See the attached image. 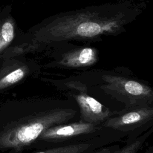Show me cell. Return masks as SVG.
I'll return each instance as SVG.
<instances>
[{"instance_id":"1","label":"cell","mask_w":153,"mask_h":153,"mask_svg":"<svg viewBox=\"0 0 153 153\" xmlns=\"http://www.w3.org/2000/svg\"><path fill=\"white\" fill-rule=\"evenodd\" d=\"M142 11L126 1L63 11L42 20L28 32L32 51L60 42H99L124 31Z\"/></svg>"},{"instance_id":"2","label":"cell","mask_w":153,"mask_h":153,"mask_svg":"<svg viewBox=\"0 0 153 153\" xmlns=\"http://www.w3.org/2000/svg\"><path fill=\"white\" fill-rule=\"evenodd\" d=\"M75 112L72 109L56 108L20 119L0 133V148L20 149L27 146L46 129L68 121Z\"/></svg>"},{"instance_id":"3","label":"cell","mask_w":153,"mask_h":153,"mask_svg":"<svg viewBox=\"0 0 153 153\" xmlns=\"http://www.w3.org/2000/svg\"><path fill=\"white\" fill-rule=\"evenodd\" d=\"M104 84L100 88L108 95L125 105L124 109L151 105L153 102L152 88L138 81L126 77L103 74Z\"/></svg>"},{"instance_id":"4","label":"cell","mask_w":153,"mask_h":153,"mask_svg":"<svg viewBox=\"0 0 153 153\" xmlns=\"http://www.w3.org/2000/svg\"><path fill=\"white\" fill-rule=\"evenodd\" d=\"M66 85L78 91L72 95L76 100L83 121L96 125L116 114L87 93V87L78 81H71Z\"/></svg>"},{"instance_id":"5","label":"cell","mask_w":153,"mask_h":153,"mask_svg":"<svg viewBox=\"0 0 153 153\" xmlns=\"http://www.w3.org/2000/svg\"><path fill=\"white\" fill-rule=\"evenodd\" d=\"M50 45H54L62 51L59 53L58 58L54 62L57 66L68 68H85L91 66L98 61V51L95 47L75 45L67 41Z\"/></svg>"},{"instance_id":"6","label":"cell","mask_w":153,"mask_h":153,"mask_svg":"<svg viewBox=\"0 0 153 153\" xmlns=\"http://www.w3.org/2000/svg\"><path fill=\"white\" fill-rule=\"evenodd\" d=\"M114 115L105 121L104 126L121 131H128L152 121L153 108L149 105L124 109L117 112Z\"/></svg>"},{"instance_id":"7","label":"cell","mask_w":153,"mask_h":153,"mask_svg":"<svg viewBox=\"0 0 153 153\" xmlns=\"http://www.w3.org/2000/svg\"><path fill=\"white\" fill-rule=\"evenodd\" d=\"M97 130V125L83 121L69 124H60L46 129L38 139L48 142H57L77 136L88 134Z\"/></svg>"},{"instance_id":"8","label":"cell","mask_w":153,"mask_h":153,"mask_svg":"<svg viewBox=\"0 0 153 153\" xmlns=\"http://www.w3.org/2000/svg\"><path fill=\"white\" fill-rule=\"evenodd\" d=\"M29 68L24 64L10 67L0 74V90L16 84L23 79L28 74Z\"/></svg>"},{"instance_id":"9","label":"cell","mask_w":153,"mask_h":153,"mask_svg":"<svg viewBox=\"0 0 153 153\" xmlns=\"http://www.w3.org/2000/svg\"><path fill=\"white\" fill-rule=\"evenodd\" d=\"M16 34V23L11 17L0 20V53L13 41Z\"/></svg>"},{"instance_id":"10","label":"cell","mask_w":153,"mask_h":153,"mask_svg":"<svg viewBox=\"0 0 153 153\" xmlns=\"http://www.w3.org/2000/svg\"><path fill=\"white\" fill-rule=\"evenodd\" d=\"M90 146L88 143H76L51 148L35 153H82Z\"/></svg>"},{"instance_id":"11","label":"cell","mask_w":153,"mask_h":153,"mask_svg":"<svg viewBox=\"0 0 153 153\" xmlns=\"http://www.w3.org/2000/svg\"><path fill=\"white\" fill-rule=\"evenodd\" d=\"M151 131L152 130H150L143 135L140 136L114 153H137L151 133Z\"/></svg>"},{"instance_id":"12","label":"cell","mask_w":153,"mask_h":153,"mask_svg":"<svg viewBox=\"0 0 153 153\" xmlns=\"http://www.w3.org/2000/svg\"><path fill=\"white\" fill-rule=\"evenodd\" d=\"M111 148L107 147V148H102L97 151H95L91 153H111Z\"/></svg>"},{"instance_id":"13","label":"cell","mask_w":153,"mask_h":153,"mask_svg":"<svg viewBox=\"0 0 153 153\" xmlns=\"http://www.w3.org/2000/svg\"><path fill=\"white\" fill-rule=\"evenodd\" d=\"M149 153H153V152H152V151H150Z\"/></svg>"}]
</instances>
